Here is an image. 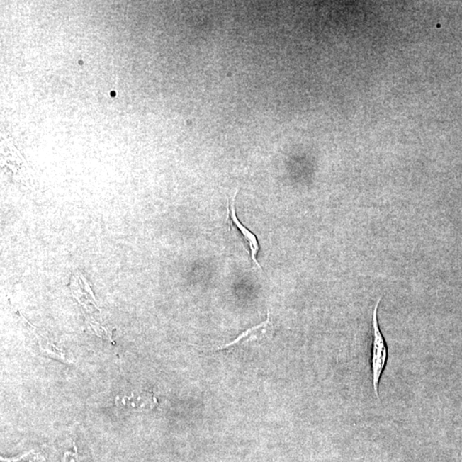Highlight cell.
I'll list each match as a JSON object with an SVG mask.
<instances>
[{
	"instance_id": "cell-3",
	"label": "cell",
	"mask_w": 462,
	"mask_h": 462,
	"mask_svg": "<svg viewBox=\"0 0 462 462\" xmlns=\"http://www.w3.org/2000/svg\"><path fill=\"white\" fill-rule=\"evenodd\" d=\"M270 331V313L268 312L267 319L265 322H263L261 325H257V327L247 329L245 332L242 333L237 339H235L225 345L218 346L215 350L233 349H237V346L259 344V342H262L264 339H266Z\"/></svg>"
},
{
	"instance_id": "cell-5",
	"label": "cell",
	"mask_w": 462,
	"mask_h": 462,
	"mask_svg": "<svg viewBox=\"0 0 462 462\" xmlns=\"http://www.w3.org/2000/svg\"><path fill=\"white\" fill-rule=\"evenodd\" d=\"M457 462H462V452L461 453L459 458H458Z\"/></svg>"
},
{
	"instance_id": "cell-2",
	"label": "cell",
	"mask_w": 462,
	"mask_h": 462,
	"mask_svg": "<svg viewBox=\"0 0 462 462\" xmlns=\"http://www.w3.org/2000/svg\"><path fill=\"white\" fill-rule=\"evenodd\" d=\"M237 193L238 191L235 193L232 201H231V202L229 203L228 218L231 222V225H232L234 228H236L239 232H240L243 240H244L246 245L247 247H249L252 261H253V262L255 264V265H257L259 270L262 271V268L261 265H259L257 259V255L259 252V244L257 237L255 236V235L252 232L251 230L247 229L246 227L243 225L240 221H239L237 215L236 208H235V202H236Z\"/></svg>"
},
{
	"instance_id": "cell-1",
	"label": "cell",
	"mask_w": 462,
	"mask_h": 462,
	"mask_svg": "<svg viewBox=\"0 0 462 462\" xmlns=\"http://www.w3.org/2000/svg\"><path fill=\"white\" fill-rule=\"evenodd\" d=\"M381 299H378L375 305L373 317V342H372V357H371V369H372L373 385L375 395L379 399L378 385L389 357V349L386 344L385 338L383 337L381 327H379L378 319V310Z\"/></svg>"
},
{
	"instance_id": "cell-4",
	"label": "cell",
	"mask_w": 462,
	"mask_h": 462,
	"mask_svg": "<svg viewBox=\"0 0 462 462\" xmlns=\"http://www.w3.org/2000/svg\"><path fill=\"white\" fill-rule=\"evenodd\" d=\"M40 459H43V458H39L38 456H35L34 453H30L19 458V459L10 460L9 462H40Z\"/></svg>"
}]
</instances>
